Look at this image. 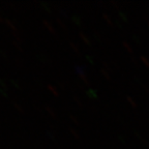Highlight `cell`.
I'll list each match as a JSON object with an SVG mask.
<instances>
[{"label":"cell","mask_w":149,"mask_h":149,"mask_svg":"<svg viewBox=\"0 0 149 149\" xmlns=\"http://www.w3.org/2000/svg\"><path fill=\"white\" fill-rule=\"evenodd\" d=\"M141 59H142V61H143V62H144L145 64H146L147 66H148V68H149V61L147 60V59L145 58V57H141Z\"/></svg>","instance_id":"6da1fadb"},{"label":"cell","mask_w":149,"mask_h":149,"mask_svg":"<svg viewBox=\"0 0 149 149\" xmlns=\"http://www.w3.org/2000/svg\"><path fill=\"white\" fill-rule=\"evenodd\" d=\"M123 46H125L126 48H127V51H128V52H132V50H130V48L128 47V45L126 44V42H123Z\"/></svg>","instance_id":"3957f363"},{"label":"cell","mask_w":149,"mask_h":149,"mask_svg":"<svg viewBox=\"0 0 149 149\" xmlns=\"http://www.w3.org/2000/svg\"><path fill=\"white\" fill-rule=\"evenodd\" d=\"M127 98H128V100L130 102V104H132V105H134V107H137V105L134 102V100H132V98H130V97H127Z\"/></svg>","instance_id":"7a4b0ae2"}]
</instances>
